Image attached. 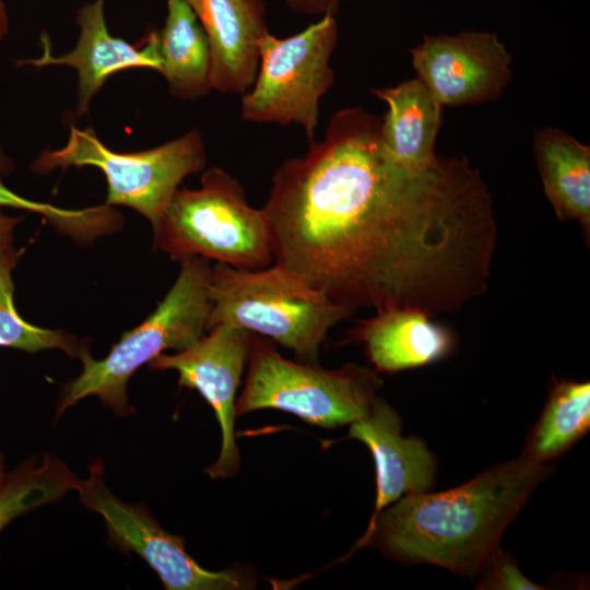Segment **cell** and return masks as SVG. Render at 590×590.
<instances>
[{"instance_id":"6da1fadb","label":"cell","mask_w":590,"mask_h":590,"mask_svg":"<svg viewBox=\"0 0 590 590\" xmlns=\"http://www.w3.org/2000/svg\"><path fill=\"white\" fill-rule=\"evenodd\" d=\"M380 125L361 107L338 110L322 141L276 169L262 208L274 263L353 311L455 312L488 285L489 190L464 157L398 164Z\"/></svg>"},{"instance_id":"7a4b0ae2","label":"cell","mask_w":590,"mask_h":590,"mask_svg":"<svg viewBox=\"0 0 590 590\" xmlns=\"http://www.w3.org/2000/svg\"><path fill=\"white\" fill-rule=\"evenodd\" d=\"M554 471L523 455L444 492L404 496L368 523L355 548L374 547L406 564L476 576L510 522Z\"/></svg>"},{"instance_id":"3957f363","label":"cell","mask_w":590,"mask_h":590,"mask_svg":"<svg viewBox=\"0 0 590 590\" xmlns=\"http://www.w3.org/2000/svg\"><path fill=\"white\" fill-rule=\"evenodd\" d=\"M179 262V274L156 309L137 328L125 332L106 357L96 359L84 346L79 356L82 371L60 390L57 418L90 396L97 397L119 416L133 413L127 392L131 376L164 351L180 352L206 334L212 267L199 256Z\"/></svg>"},{"instance_id":"277c9868","label":"cell","mask_w":590,"mask_h":590,"mask_svg":"<svg viewBox=\"0 0 590 590\" xmlns=\"http://www.w3.org/2000/svg\"><path fill=\"white\" fill-rule=\"evenodd\" d=\"M209 292V330L220 323L244 329L291 350L304 363H317L328 332L354 312L275 263L243 270L216 262Z\"/></svg>"},{"instance_id":"5b68a950","label":"cell","mask_w":590,"mask_h":590,"mask_svg":"<svg viewBox=\"0 0 590 590\" xmlns=\"http://www.w3.org/2000/svg\"><path fill=\"white\" fill-rule=\"evenodd\" d=\"M154 245L173 260L199 256L236 269L273 262L264 212L250 206L241 185L213 166L196 190L177 189L153 226Z\"/></svg>"},{"instance_id":"8992f818","label":"cell","mask_w":590,"mask_h":590,"mask_svg":"<svg viewBox=\"0 0 590 590\" xmlns=\"http://www.w3.org/2000/svg\"><path fill=\"white\" fill-rule=\"evenodd\" d=\"M381 386L374 368L346 364L326 369L317 363L293 362L284 358L271 340L253 334L236 414L274 409L334 428L366 416Z\"/></svg>"},{"instance_id":"52a82bcc","label":"cell","mask_w":590,"mask_h":590,"mask_svg":"<svg viewBox=\"0 0 590 590\" xmlns=\"http://www.w3.org/2000/svg\"><path fill=\"white\" fill-rule=\"evenodd\" d=\"M335 15L326 14L300 32L280 38L267 32L259 42V67L241 95V119L300 126L315 140L319 102L333 86L331 56L338 44Z\"/></svg>"},{"instance_id":"ba28073f","label":"cell","mask_w":590,"mask_h":590,"mask_svg":"<svg viewBox=\"0 0 590 590\" xmlns=\"http://www.w3.org/2000/svg\"><path fill=\"white\" fill-rule=\"evenodd\" d=\"M206 155L198 129L154 149L115 152L104 145L92 128H70L59 150H45L32 169L46 174L57 167L94 166L107 180V205L131 208L156 225L174 192L189 175L203 170Z\"/></svg>"},{"instance_id":"9c48e42d","label":"cell","mask_w":590,"mask_h":590,"mask_svg":"<svg viewBox=\"0 0 590 590\" xmlns=\"http://www.w3.org/2000/svg\"><path fill=\"white\" fill-rule=\"evenodd\" d=\"M104 463L96 459L88 474L79 479L81 503L102 516L108 540L116 547L140 556L167 590H229L249 588V576L237 569L212 571L186 551L184 540L167 532L142 505L118 498L105 483Z\"/></svg>"},{"instance_id":"30bf717a","label":"cell","mask_w":590,"mask_h":590,"mask_svg":"<svg viewBox=\"0 0 590 590\" xmlns=\"http://www.w3.org/2000/svg\"><path fill=\"white\" fill-rule=\"evenodd\" d=\"M253 333L220 323L189 347L175 354H160L149 366L174 369L181 387L196 389L212 406L222 430L219 458L205 472L211 479H224L239 470L235 437L236 392L248 364Z\"/></svg>"},{"instance_id":"8fae6325","label":"cell","mask_w":590,"mask_h":590,"mask_svg":"<svg viewBox=\"0 0 590 590\" xmlns=\"http://www.w3.org/2000/svg\"><path fill=\"white\" fill-rule=\"evenodd\" d=\"M410 54L416 78L442 106L493 101L511 78V56L491 32L425 36Z\"/></svg>"},{"instance_id":"7c38bea8","label":"cell","mask_w":590,"mask_h":590,"mask_svg":"<svg viewBox=\"0 0 590 590\" xmlns=\"http://www.w3.org/2000/svg\"><path fill=\"white\" fill-rule=\"evenodd\" d=\"M106 0H94L76 11L80 36L70 52L55 57L47 34L42 35L44 54L20 64L34 67L68 66L79 74L76 116L88 113L90 103L105 81L118 71L148 68L160 72L157 32H151L138 46L111 36L105 20Z\"/></svg>"},{"instance_id":"4fadbf2b","label":"cell","mask_w":590,"mask_h":590,"mask_svg":"<svg viewBox=\"0 0 590 590\" xmlns=\"http://www.w3.org/2000/svg\"><path fill=\"white\" fill-rule=\"evenodd\" d=\"M349 435L364 442L375 461L377 494L369 522L398 499L433 489L436 456L421 437L402 435L399 413L382 398L377 397L368 414L350 424Z\"/></svg>"},{"instance_id":"5bb4252c","label":"cell","mask_w":590,"mask_h":590,"mask_svg":"<svg viewBox=\"0 0 590 590\" xmlns=\"http://www.w3.org/2000/svg\"><path fill=\"white\" fill-rule=\"evenodd\" d=\"M211 49V86L221 94H244L259 67V42L269 32L263 0H185Z\"/></svg>"},{"instance_id":"9a60e30c","label":"cell","mask_w":590,"mask_h":590,"mask_svg":"<svg viewBox=\"0 0 590 590\" xmlns=\"http://www.w3.org/2000/svg\"><path fill=\"white\" fill-rule=\"evenodd\" d=\"M412 308H391L359 320L350 340L365 344L379 373L422 367L447 356L453 349L450 331Z\"/></svg>"},{"instance_id":"2e32d148","label":"cell","mask_w":590,"mask_h":590,"mask_svg":"<svg viewBox=\"0 0 590 590\" xmlns=\"http://www.w3.org/2000/svg\"><path fill=\"white\" fill-rule=\"evenodd\" d=\"M371 93L388 106L381 119L380 138L398 164L423 169L437 160L435 143L441 125L442 105L417 78Z\"/></svg>"},{"instance_id":"e0dca14e","label":"cell","mask_w":590,"mask_h":590,"mask_svg":"<svg viewBox=\"0 0 590 590\" xmlns=\"http://www.w3.org/2000/svg\"><path fill=\"white\" fill-rule=\"evenodd\" d=\"M533 152L544 192L562 221H577L590 234V148L563 130L535 131Z\"/></svg>"},{"instance_id":"ac0fdd59","label":"cell","mask_w":590,"mask_h":590,"mask_svg":"<svg viewBox=\"0 0 590 590\" xmlns=\"http://www.w3.org/2000/svg\"><path fill=\"white\" fill-rule=\"evenodd\" d=\"M157 38L160 73L169 92L188 101L208 95L212 91L210 44L185 0H167V15Z\"/></svg>"},{"instance_id":"d6986e66","label":"cell","mask_w":590,"mask_h":590,"mask_svg":"<svg viewBox=\"0 0 590 590\" xmlns=\"http://www.w3.org/2000/svg\"><path fill=\"white\" fill-rule=\"evenodd\" d=\"M589 428L590 384L556 382L540 418L527 437L522 455L541 463H550L577 444Z\"/></svg>"},{"instance_id":"ffe728a7","label":"cell","mask_w":590,"mask_h":590,"mask_svg":"<svg viewBox=\"0 0 590 590\" xmlns=\"http://www.w3.org/2000/svg\"><path fill=\"white\" fill-rule=\"evenodd\" d=\"M79 477L59 458L33 456L7 473L0 486V533L15 518L75 491Z\"/></svg>"},{"instance_id":"44dd1931","label":"cell","mask_w":590,"mask_h":590,"mask_svg":"<svg viewBox=\"0 0 590 590\" xmlns=\"http://www.w3.org/2000/svg\"><path fill=\"white\" fill-rule=\"evenodd\" d=\"M20 257L21 252L12 246L0 249V346L27 353L60 350L71 357H79L84 346L73 335L63 330L36 327L19 315L12 272Z\"/></svg>"},{"instance_id":"7402d4cb","label":"cell","mask_w":590,"mask_h":590,"mask_svg":"<svg viewBox=\"0 0 590 590\" xmlns=\"http://www.w3.org/2000/svg\"><path fill=\"white\" fill-rule=\"evenodd\" d=\"M3 206L39 213L58 231L83 241L114 232L121 224L120 215L110 205L66 210L20 197L0 180V208Z\"/></svg>"},{"instance_id":"603a6c76","label":"cell","mask_w":590,"mask_h":590,"mask_svg":"<svg viewBox=\"0 0 590 590\" xmlns=\"http://www.w3.org/2000/svg\"><path fill=\"white\" fill-rule=\"evenodd\" d=\"M479 589L489 590H543L546 587L529 580L509 553L499 548L486 558L479 573Z\"/></svg>"},{"instance_id":"cb8c5ba5","label":"cell","mask_w":590,"mask_h":590,"mask_svg":"<svg viewBox=\"0 0 590 590\" xmlns=\"http://www.w3.org/2000/svg\"><path fill=\"white\" fill-rule=\"evenodd\" d=\"M291 10L307 15H335L344 0H281Z\"/></svg>"},{"instance_id":"d4e9b609","label":"cell","mask_w":590,"mask_h":590,"mask_svg":"<svg viewBox=\"0 0 590 590\" xmlns=\"http://www.w3.org/2000/svg\"><path fill=\"white\" fill-rule=\"evenodd\" d=\"M22 221L20 216H9L0 209V249L12 246L15 227Z\"/></svg>"},{"instance_id":"484cf974","label":"cell","mask_w":590,"mask_h":590,"mask_svg":"<svg viewBox=\"0 0 590 590\" xmlns=\"http://www.w3.org/2000/svg\"><path fill=\"white\" fill-rule=\"evenodd\" d=\"M9 30V20L7 15L5 5L2 0H0V40L5 36Z\"/></svg>"},{"instance_id":"4316f807","label":"cell","mask_w":590,"mask_h":590,"mask_svg":"<svg viewBox=\"0 0 590 590\" xmlns=\"http://www.w3.org/2000/svg\"><path fill=\"white\" fill-rule=\"evenodd\" d=\"M13 169V163L8 158L0 149V175H7Z\"/></svg>"},{"instance_id":"83f0119b","label":"cell","mask_w":590,"mask_h":590,"mask_svg":"<svg viewBox=\"0 0 590 590\" xmlns=\"http://www.w3.org/2000/svg\"><path fill=\"white\" fill-rule=\"evenodd\" d=\"M7 470H5V462H4V455L0 450V486L3 483L5 476H7Z\"/></svg>"}]
</instances>
